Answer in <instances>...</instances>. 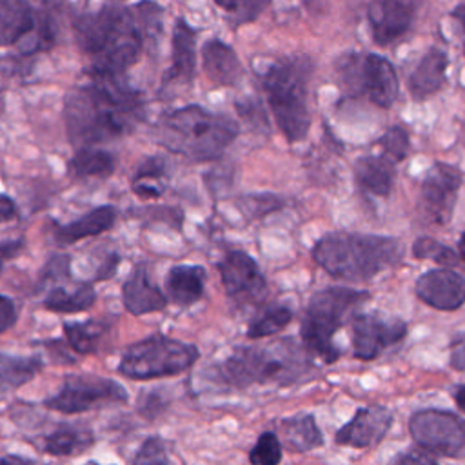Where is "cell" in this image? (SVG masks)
I'll return each mask as SVG.
<instances>
[{
	"label": "cell",
	"mask_w": 465,
	"mask_h": 465,
	"mask_svg": "<svg viewBox=\"0 0 465 465\" xmlns=\"http://www.w3.org/2000/svg\"><path fill=\"white\" fill-rule=\"evenodd\" d=\"M38 11L29 0H0V47L16 45L35 31Z\"/></svg>",
	"instance_id": "cell-23"
},
{
	"label": "cell",
	"mask_w": 465,
	"mask_h": 465,
	"mask_svg": "<svg viewBox=\"0 0 465 465\" xmlns=\"http://www.w3.org/2000/svg\"><path fill=\"white\" fill-rule=\"evenodd\" d=\"M205 278L207 272L202 265H173L165 276V291L169 302L180 307H189L196 303L203 294Z\"/></svg>",
	"instance_id": "cell-24"
},
{
	"label": "cell",
	"mask_w": 465,
	"mask_h": 465,
	"mask_svg": "<svg viewBox=\"0 0 465 465\" xmlns=\"http://www.w3.org/2000/svg\"><path fill=\"white\" fill-rule=\"evenodd\" d=\"M167 176V163L160 156H147L136 167L133 176V193L143 200L160 198L163 194L162 180Z\"/></svg>",
	"instance_id": "cell-32"
},
{
	"label": "cell",
	"mask_w": 465,
	"mask_h": 465,
	"mask_svg": "<svg viewBox=\"0 0 465 465\" xmlns=\"http://www.w3.org/2000/svg\"><path fill=\"white\" fill-rule=\"evenodd\" d=\"M96 302V292L91 283H80L74 289L53 287L44 298V307L60 314L82 312L93 307Z\"/></svg>",
	"instance_id": "cell-30"
},
{
	"label": "cell",
	"mask_w": 465,
	"mask_h": 465,
	"mask_svg": "<svg viewBox=\"0 0 465 465\" xmlns=\"http://www.w3.org/2000/svg\"><path fill=\"white\" fill-rule=\"evenodd\" d=\"M200 352L196 345L163 334H151L125 349L118 372L131 380L176 376L193 367Z\"/></svg>",
	"instance_id": "cell-8"
},
{
	"label": "cell",
	"mask_w": 465,
	"mask_h": 465,
	"mask_svg": "<svg viewBox=\"0 0 465 465\" xmlns=\"http://www.w3.org/2000/svg\"><path fill=\"white\" fill-rule=\"evenodd\" d=\"M378 145L392 162H401L409 153V133L401 125H392L378 138Z\"/></svg>",
	"instance_id": "cell-36"
},
{
	"label": "cell",
	"mask_w": 465,
	"mask_h": 465,
	"mask_svg": "<svg viewBox=\"0 0 465 465\" xmlns=\"http://www.w3.org/2000/svg\"><path fill=\"white\" fill-rule=\"evenodd\" d=\"M461 182V173L454 165L443 162H434L425 173L420 187V198L423 213L432 222L447 223L452 220Z\"/></svg>",
	"instance_id": "cell-11"
},
{
	"label": "cell",
	"mask_w": 465,
	"mask_h": 465,
	"mask_svg": "<svg viewBox=\"0 0 465 465\" xmlns=\"http://www.w3.org/2000/svg\"><path fill=\"white\" fill-rule=\"evenodd\" d=\"M69 265H71V260L69 256L65 254H54L44 267L42 274H40V282H56V280H62V278H67L69 276Z\"/></svg>",
	"instance_id": "cell-39"
},
{
	"label": "cell",
	"mask_w": 465,
	"mask_h": 465,
	"mask_svg": "<svg viewBox=\"0 0 465 465\" xmlns=\"http://www.w3.org/2000/svg\"><path fill=\"white\" fill-rule=\"evenodd\" d=\"M225 294L238 302H254L265 294L267 282L256 260L243 251H229L216 263Z\"/></svg>",
	"instance_id": "cell-13"
},
{
	"label": "cell",
	"mask_w": 465,
	"mask_h": 465,
	"mask_svg": "<svg viewBox=\"0 0 465 465\" xmlns=\"http://www.w3.org/2000/svg\"><path fill=\"white\" fill-rule=\"evenodd\" d=\"M372 40L389 45L403 36L414 18V7L407 0H372L367 9Z\"/></svg>",
	"instance_id": "cell-17"
},
{
	"label": "cell",
	"mask_w": 465,
	"mask_h": 465,
	"mask_svg": "<svg viewBox=\"0 0 465 465\" xmlns=\"http://www.w3.org/2000/svg\"><path fill=\"white\" fill-rule=\"evenodd\" d=\"M116 214L118 213L113 205H109V203L100 205L69 223H62V225L54 223L53 238L62 247L73 245L80 240H85L89 236H96L100 232L109 231L116 222Z\"/></svg>",
	"instance_id": "cell-22"
},
{
	"label": "cell",
	"mask_w": 465,
	"mask_h": 465,
	"mask_svg": "<svg viewBox=\"0 0 465 465\" xmlns=\"http://www.w3.org/2000/svg\"><path fill=\"white\" fill-rule=\"evenodd\" d=\"M392 461L394 463H436L438 456L421 449V450H409V452L398 454L396 458H392Z\"/></svg>",
	"instance_id": "cell-44"
},
{
	"label": "cell",
	"mask_w": 465,
	"mask_h": 465,
	"mask_svg": "<svg viewBox=\"0 0 465 465\" xmlns=\"http://www.w3.org/2000/svg\"><path fill=\"white\" fill-rule=\"evenodd\" d=\"M283 445L292 452H309L323 445V434L312 414H300L280 421Z\"/></svg>",
	"instance_id": "cell-26"
},
{
	"label": "cell",
	"mask_w": 465,
	"mask_h": 465,
	"mask_svg": "<svg viewBox=\"0 0 465 465\" xmlns=\"http://www.w3.org/2000/svg\"><path fill=\"white\" fill-rule=\"evenodd\" d=\"M18 318V311L16 305L11 298L0 294V334L5 332L7 329H11L16 323Z\"/></svg>",
	"instance_id": "cell-42"
},
{
	"label": "cell",
	"mask_w": 465,
	"mask_h": 465,
	"mask_svg": "<svg viewBox=\"0 0 465 465\" xmlns=\"http://www.w3.org/2000/svg\"><path fill=\"white\" fill-rule=\"evenodd\" d=\"M291 338L265 347H238L213 369V380L225 387L247 389L252 385H292L311 371V360Z\"/></svg>",
	"instance_id": "cell-3"
},
{
	"label": "cell",
	"mask_w": 465,
	"mask_h": 465,
	"mask_svg": "<svg viewBox=\"0 0 465 465\" xmlns=\"http://www.w3.org/2000/svg\"><path fill=\"white\" fill-rule=\"evenodd\" d=\"M416 296L438 311H456L465 303V276L452 269L423 272L414 285Z\"/></svg>",
	"instance_id": "cell-15"
},
{
	"label": "cell",
	"mask_w": 465,
	"mask_h": 465,
	"mask_svg": "<svg viewBox=\"0 0 465 465\" xmlns=\"http://www.w3.org/2000/svg\"><path fill=\"white\" fill-rule=\"evenodd\" d=\"M134 463H169L167 443L160 436H149L140 445L136 456L133 458Z\"/></svg>",
	"instance_id": "cell-37"
},
{
	"label": "cell",
	"mask_w": 465,
	"mask_h": 465,
	"mask_svg": "<svg viewBox=\"0 0 465 465\" xmlns=\"http://www.w3.org/2000/svg\"><path fill=\"white\" fill-rule=\"evenodd\" d=\"M394 162L385 154H367L356 160L354 178L358 187L372 196H387L394 183Z\"/></svg>",
	"instance_id": "cell-25"
},
{
	"label": "cell",
	"mask_w": 465,
	"mask_h": 465,
	"mask_svg": "<svg viewBox=\"0 0 465 465\" xmlns=\"http://www.w3.org/2000/svg\"><path fill=\"white\" fill-rule=\"evenodd\" d=\"M202 67L216 85L234 87L243 78V65L238 54L220 38H209L202 45Z\"/></svg>",
	"instance_id": "cell-20"
},
{
	"label": "cell",
	"mask_w": 465,
	"mask_h": 465,
	"mask_svg": "<svg viewBox=\"0 0 465 465\" xmlns=\"http://www.w3.org/2000/svg\"><path fill=\"white\" fill-rule=\"evenodd\" d=\"M109 322L107 320H94L89 318L87 322H65L62 325L67 345L78 354H93L98 352L102 341L109 334Z\"/></svg>",
	"instance_id": "cell-29"
},
{
	"label": "cell",
	"mask_w": 465,
	"mask_h": 465,
	"mask_svg": "<svg viewBox=\"0 0 465 465\" xmlns=\"http://www.w3.org/2000/svg\"><path fill=\"white\" fill-rule=\"evenodd\" d=\"M392 421L394 414L383 405L361 407L343 427L336 430L334 441L352 449H371L385 438Z\"/></svg>",
	"instance_id": "cell-14"
},
{
	"label": "cell",
	"mask_w": 465,
	"mask_h": 465,
	"mask_svg": "<svg viewBox=\"0 0 465 465\" xmlns=\"http://www.w3.org/2000/svg\"><path fill=\"white\" fill-rule=\"evenodd\" d=\"M7 461H18V463H24V461H29V460H25L24 456H4V458H0V463H7Z\"/></svg>",
	"instance_id": "cell-51"
},
{
	"label": "cell",
	"mask_w": 465,
	"mask_h": 465,
	"mask_svg": "<svg viewBox=\"0 0 465 465\" xmlns=\"http://www.w3.org/2000/svg\"><path fill=\"white\" fill-rule=\"evenodd\" d=\"M4 260H7V258L0 252V274H2V271H4Z\"/></svg>",
	"instance_id": "cell-53"
},
{
	"label": "cell",
	"mask_w": 465,
	"mask_h": 465,
	"mask_svg": "<svg viewBox=\"0 0 465 465\" xmlns=\"http://www.w3.org/2000/svg\"><path fill=\"white\" fill-rule=\"evenodd\" d=\"M271 2L272 0H240L236 7V16H234L236 25L254 22Z\"/></svg>",
	"instance_id": "cell-40"
},
{
	"label": "cell",
	"mask_w": 465,
	"mask_h": 465,
	"mask_svg": "<svg viewBox=\"0 0 465 465\" xmlns=\"http://www.w3.org/2000/svg\"><path fill=\"white\" fill-rule=\"evenodd\" d=\"M282 456V441L272 430L262 432L254 447L249 450V461L252 465H278Z\"/></svg>",
	"instance_id": "cell-34"
},
{
	"label": "cell",
	"mask_w": 465,
	"mask_h": 465,
	"mask_svg": "<svg viewBox=\"0 0 465 465\" xmlns=\"http://www.w3.org/2000/svg\"><path fill=\"white\" fill-rule=\"evenodd\" d=\"M94 443V436L76 425H60L44 440V450L51 456H74L85 452Z\"/></svg>",
	"instance_id": "cell-31"
},
{
	"label": "cell",
	"mask_w": 465,
	"mask_h": 465,
	"mask_svg": "<svg viewBox=\"0 0 465 465\" xmlns=\"http://www.w3.org/2000/svg\"><path fill=\"white\" fill-rule=\"evenodd\" d=\"M292 320V311L285 305L267 307L260 316H256L247 327V338L260 340L282 332Z\"/></svg>",
	"instance_id": "cell-33"
},
{
	"label": "cell",
	"mask_w": 465,
	"mask_h": 465,
	"mask_svg": "<svg viewBox=\"0 0 465 465\" xmlns=\"http://www.w3.org/2000/svg\"><path fill=\"white\" fill-rule=\"evenodd\" d=\"M412 256L418 260H434L441 265L458 263V254L430 236H420L412 243Z\"/></svg>",
	"instance_id": "cell-35"
},
{
	"label": "cell",
	"mask_w": 465,
	"mask_h": 465,
	"mask_svg": "<svg viewBox=\"0 0 465 465\" xmlns=\"http://www.w3.org/2000/svg\"><path fill=\"white\" fill-rule=\"evenodd\" d=\"M458 252H460V256L465 260V231L461 232V236H460V242H458Z\"/></svg>",
	"instance_id": "cell-52"
},
{
	"label": "cell",
	"mask_w": 465,
	"mask_h": 465,
	"mask_svg": "<svg viewBox=\"0 0 465 465\" xmlns=\"http://www.w3.org/2000/svg\"><path fill=\"white\" fill-rule=\"evenodd\" d=\"M222 9H225V11H236V7H238V4H240V0H214Z\"/></svg>",
	"instance_id": "cell-50"
},
{
	"label": "cell",
	"mask_w": 465,
	"mask_h": 465,
	"mask_svg": "<svg viewBox=\"0 0 465 465\" xmlns=\"http://www.w3.org/2000/svg\"><path fill=\"white\" fill-rule=\"evenodd\" d=\"M16 214V205L7 194H0V223L11 220Z\"/></svg>",
	"instance_id": "cell-46"
},
{
	"label": "cell",
	"mask_w": 465,
	"mask_h": 465,
	"mask_svg": "<svg viewBox=\"0 0 465 465\" xmlns=\"http://www.w3.org/2000/svg\"><path fill=\"white\" fill-rule=\"evenodd\" d=\"M450 15L461 24V27H463V31H465V4L456 5V9H454ZM463 54H465V44H463Z\"/></svg>",
	"instance_id": "cell-48"
},
{
	"label": "cell",
	"mask_w": 465,
	"mask_h": 465,
	"mask_svg": "<svg viewBox=\"0 0 465 465\" xmlns=\"http://www.w3.org/2000/svg\"><path fill=\"white\" fill-rule=\"evenodd\" d=\"M74 38L91 58V71L124 74L140 56L142 31L133 11L120 5H102L73 22Z\"/></svg>",
	"instance_id": "cell-2"
},
{
	"label": "cell",
	"mask_w": 465,
	"mask_h": 465,
	"mask_svg": "<svg viewBox=\"0 0 465 465\" xmlns=\"http://www.w3.org/2000/svg\"><path fill=\"white\" fill-rule=\"evenodd\" d=\"M409 430L420 449L441 458H465V421L441 409H423L411 416Z\"/></svg>",
	"instance_id": "cell-10"
},
{
	"label": "cell",
	"mask_w": 465,
	"mask_h": 465,
	"mask_svg": "<svg viewBox=\"0 0 465 465\" xmlns=\"http://www.w3.org/2000/svg\"><path fill=\"white\" fill-rule=\"evenodd\" d=\"M454 401L460 407V411L465 412V385H460L454 392Z\"/></svg>",
	"instance_id": "cell-49"
},
{
	"label": "cell",
	"mask_w": 465,
	"mask_h": 465,
	"mask_svg": "<svg viewBox=\"0 0 465 465\" xmlns=\"http://www.w3.org/2000/svg\"><path fill=\"white\" fill-rule=\"evenodd\" d=\"M403 245L391 236L360 232H327L312 247L314 262L331 276L365 282L396 265Z\"/></svg>",
	"instance_id": "cell-4"
},
{
	"label": "cell",
	"mask_w": 465,
	"mask_h": 465,
	"mask_svg": "<svg viewBox=\"0 0 465 465\" xmlns=\"http://www.w3.org/2000/svg\"><path fill=\"white\" fill-rule=\"evenodd\" d=\"M365 300H369V292L349 287H327L314 292L300 325L305 349L323 363H334L340 352L332 343V336L345 323L347 314Z\"/></svg>",
	"instance_id": "cell-7"
},
{
	"label": "cell",
	"mask_w": 465,
	"mask_h": 465,
	"mask_svg": "<svg viewBox=\"0 0 465 465\" xmlns=\"http://www.w3.org/2000/svg\"><path fill=\"white\" fill-rule=\"evenodd\" d=\"M22 249H24V240H22V238L0 242V252H2L7 260H9V258H15Z\"/></svg>",
	"instance_id": "cell-47"
},
{
	"label": "cell",
	"mask_w": 465,
	"mask_h": 465,
	"mask_svg": "<svg viewBox=\"0 0 465 465\" xmlns=\"http://www.w3.org/2000/svg\"><path fill=\"white\" fill-rule=\"evenodd\" d=\"M236 111H238V114L243 118V120H247L249 124H260V125H263L265 129L269 127V124H267V118H265V113L262 111V107L258 105V102L256 100H238L236 102Z\"/></svg>",
	"instance_id": "cell-41"
},
{
	"label": "cell",
	"mask_w": 465,
	"mask_h": 465,
	"mask_svg": "<svg viewBox=\"0 0 465 465\" xmlns=\"http://www.w3.org/2000/svg\"><path fill=\"white\" fill-rule=\"evenodd\" d=\"M122 76L89 71V80L65 94L64 124L74 147L124 138L143 122V96Z\"/></svg>",
	"instance_id": "cell-1"
},
{
	"label": "cell",
	"mask_w": 465,
	"mask_h": 465,
	"mask_svg": "<svg viewBox=\"0 0 465 465\" xmlns=\"http://www.w3.org/2000/svg\"><path fill=\"white\" fill-rule=\"evenodd\" d=\"M312 62L305 54L280 58L267 67L262 87L278 129L294 143L302 142L311 129L309 80Z\"/></svg>",
	"instance_id": "cell-6"
},
{
	"label": "cell",
	"mask_w": 465,
	"mask_h": 465,
	"mask_svg": "<svg viewBox=\"0 0 465 465\" xmlns=\"http://www.w3.org/2000/svg\"><path fill=\"white\" fill-rule=\"evenodd\" d=\"M447 67H449L447 53L438 47L429 49L421 56L418 65L412 69V73L409 74L407 85H409L411 96L416 102H421L432 96L434 93H438L445 84Z\"/></svg>",
	"instance_id": "cell-21"
},
{
	"label": "cell",
	"mask_w": 465,
	"mask_h": 465,
	"mask_svg": "<svg viewBox=\"0 0 465 465\" xmlns=\"http://www.w3.org/2000/svg\"><path fill=\"white\" fill-rule=\"evenodd\" d=\"M167 407V401L162 398V394L158 391H147L145 394H142L140 401L136 403L138 412L147 418V420H154L156 416H160Z\"/></svg>",
	"instance_id": "cell-38"
},
{
	"label": "cell",
	"mask_w": 465,
	"mask_h": 465,
	"mask_svg": "<svg viewBox=\"0 0 465 465\" xmlns=\"http://www.w3.org/2000/svg\"><path fill=\"white\" fill-rule=\"evenodd\" d=\"M407 334V323L400 318H383L380 314H360L352 320V354L358 360L371 361L387 347L396 345Z\"/></svg>",
	"instance_id": "cell-12"
},
{
	"label": "cell",
	"mask_w": 465,
	"mask_h": 465,
	"mask_svg": "<svg viewBox=\"0 0 465 465\" xmlns=\"http://www.w3.org/2000/svg\"><path fill=\"white\" fill-rule=\"evenodd\" d=\"M238 133V124L225 114L211 113L200 105H185L160 120L156 138L174 154L193 162H207L220 158Z\"/></svg>",
	"instance_id": "cell-5"
},
{
	"label": "cell",
	"mask_w": 465,
	"mask_h": 465,
	"mask_svg": "<svg viewBox=\"0 0 465 465\" xmlns=\"http://www.w3.org/2000/svg\"><path fill=\"white\" fill-rule=\"evenodd\" d=\"M124 385L111 378L93 374H67L60 389L44 400V405L62 414H78L107 403H125Z\"/></svg>",
	"instance_id": "cell-9"
},
{
	"label": "cell",
	"mask_w": 465,
	"mask_h": 465,
	"mask_svg": "<svg viewBox=\"0 0 465 465\" xmlns=\"http://www.w3.org/2000/svg\"><path fill=\"white\" fill-rule=\"evenodd\" d=\"M196 31L176 18L171 36V67L165 71L162 87L171 84H189L196 71Z\"/></svg>",
	"instance_id": "cell-19"
},
{
	"label": "cell",
	"mask_w": 465,
	"mask_h": 465,
	"mask_svg": "<svg viewBox=\"0 0 465 465\" xmlns=\"http://www.w3.org/2000/svg\"><path fill=\"white\" fill-rule=\"evenodd\" d=\"M42 371L38 356H15L0 352V398L20 389Z\"/></svg>",
	"instance_id": "cell-28"
},
{
	"label": "cell",
	"mask_w": 465,
	"mask_h": 465,
	"mask_svg": "<svg viewBox=\"0 0 465 465\" xmlns=\"http://www.w3.org/2000/svg\"><path fill=\"white\" fill-rule=\"evenodd\" d=\"M167 300V294H163L160 287L151 280L149 267L145 263L134 265L122 285L124 307L133 316H143L163 311Z\"/></svg>",
	"instance_id": "cell-18"
},
{
	"label": "cell",
	"mask_w": 465,
	"mask_h": 465,
	"mask_svg": "<svg viewBox=\"0 0 465 465\" xmlns=\"http://www.w3.org/2000/svg\"><path fill=\"white\" fill-rule=\"evenodd\" d=\"M400 93V82L392 64L376 53L361 56L360 94H365L374 105L381 109L392 107Z\"/></svg>",
	"instance_id": "cell-16"
},
{
	"label": "cell",
	"mask_w": 465,
	"mask_h": 465,
	"mask_svg": "<svg viewBox=\"0 0 465 465\" xmlns=\"http://www.w3.org/2000/svg\"><path fill=\"white\" fill-rule=\"evenodd\" d=\"M114 154L94 145L76 147V153L67 163L69 174L76 178H109L114 173Z\"/></svg>",
	"instance_id": "cell-27"
},
{
	"label": "cell",
	"mask_w": 465,
	"mask_h": 465,
	"mask_svg": "<svg viewBox=\"0 0 465 465\" xmlns=\"http://www.w3.org/2000/svg\"><path fill=\"white\" fill-rule=\"evenodd\" d=\"M118 265H120V254L111 252V254L100 263V267L96 269V272H94V282H104V280L113 278V274L116 272Z\"/></svg>",
	"instance_id": "cell-45"
},
{
	"label": "cell",
	"mask_w": 465,
	"mask_h": 465,
	"mask_svg": "<svg viewBox=\"0 0 465 465\" xmlns=\"http://www.w3.org/2000/svg\"><path fill=\"white\" fill-rule=\"evenodd\" d=\"M449 363L456 371H465V332L458 334L450 341V358Z\"/></svg>",
	"instance_id": "cell-43"
}]
</instances>
